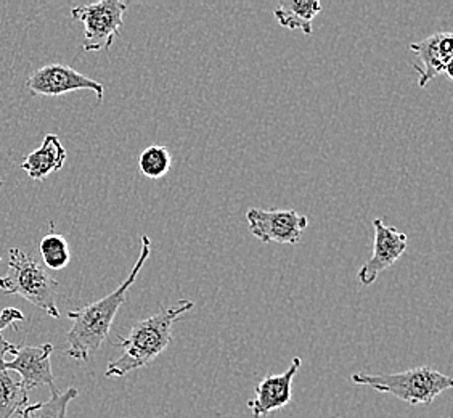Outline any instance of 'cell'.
<instances>
[{
  "label": "cell",
  "instance_id": "2e32d148",
  "mask_svg": "<svg viewBox=\"0 0 453 418\" xmlns=\"http://www.w3.org/2000/svg\"><path fill=\"white\" fill-rule=\"evenodd\" d=\"M39 252L45 267L52 270L65 269L71 261L70 246L65 236L50 232L41 240Z\"/></svg>",
  "mask_w": 453,
  "mask_h": 418
},
{
  "label": "cell",
  "instance_id": "5b68a950",
  "mask_svg": "<svg viewBox=\"0 0 453 418\" xmlns=\"http://www.w3.org/2000/svg\"><path fill=\"white\" fill-rule=\"evenodd\" d=\"M127 4L122 0H100L71 10V17L84 25L86 52L108 50L119 35Z\"/></svg>",
  "mask_w": 453,
  "mask_h": 418
},
{
  "label": "cell",
  "instance_id": "6da1fadb",
  "mask_svg": "<svg viewBox=\"0 0 453 418\" xmlns=\"http://www.w3.org/2000/svg\"><path fill=\"white\" fill-rule=\"evenodd\" d=\"M140 244L142 246H140L139 258L134 264L131 274L119 287L114 290L113 293L98 299L96 303H90L81 309L68 313V317L73 321V327L66 335V344H68L66 354L70 358L86 362L88 360L90 352L100 349L106 337L110 335L116 314L124 305L127 291L135 283L140 270L145 266L151 253V242L149 236H140Z\"/></svg>",
  "mask_w": 453,
  "mask_h": 418
},
{
  "label": "cell",
  "instance_id": "e0dca14e",
  "mask_svg": "<svg viewBox=\"0 0 453 418\" xmlns=\"http://www.w3.org/2000/svg\"><path fill=\"white\" fill-rule=\"evenodd\" d=\"M173 157L171 151L163 145H151L140 153L139 169L149 179H161L171 171Z\"/></svg>",
  "mask_w": 453,
  "mask_h": 418
},
{
  "label": "cell",
  "instance_id": "4fadbf2b",
  "mask_svg": "<svg viewBox=\"0 0 453 418\" xmlns=\"http://www.w3.org/2000/svg\"><path fill=\"white\" fill-rule=\"evenodd\" d=\"M12 344L0 335V418H12L25 407L27 402V391L21 382H17L10 376L5 368V356L15 351Z\"/></svg>",
  "mask_w": 453,
  "mask_h": 418
},
{
  "label": "cell",
  "instance_id": "ac0fdd59",
  "mask_svg": "<svg viewBox=\"0 0 453 418\" xmlns=\"http://www.w3.org/2000/svg\"><path fill=\"white\" fill-rule=\"evenodd\" d=\"M25 321V315L21 314L19 309L17 307H5L2 313H0V333L13 327L15 330H18V322H23Z\"/></svg>",
  "mask_w": 453,
  "mask_h": 418
},
{
  "label": "cell",
  "instance_id": "8fae6325",
  "mask_svg": "<svg viewBox=\"0 0 453 418\" xmlns=\"http://www.w3.org/2000/svg\"><path fill=\"white\" fill-rule=\"evenodd\" d=\"M303 366V359L295 358L287 372L280 375H269L256 388V398L248 402L254 418L269 415L291 402L293 396V378Z\"/></svg>",
  "mask_w": 453,
  "mask_h": 418
},
{
  "label": "cell",
  "instance_id": "ba28073f",
  "mask_svg": "<svg viewBox=\"0 0 453 418\" xmlns=\"http://www.w3.org/2000/svg\"><path fill=\"white\" fill-rule=\"evenodd\" d=\"M375 227V240L373 252L368 261L358 270V282L364 287L375 283L378 275L383 270L389 269L394 262L401 259L402 254L407 252L409 236L395 227L386 226L383 219H373Z\"/></svg>",
  "mask_w": 453,
  "mask_h": 418
},
{
  "label": "cell",
  "instance_id": "9a60e30c",
  "mask_svg": "<svg viewBox=\"0 0 453 418\" xmlns=\"http://www.w3.org/2000/svg\"><path fill=\"white\" fill-rule=\"evenodd\" d=\"M76 388H68L65 392H58L52 396L49 401L37 402L19 410L18 414L23 418H65L68 404L78 398Z\"/></svg>",
  "mask_w": 453,
  "mask_h": 418
},
{
  "label": "cell",
  "instance_id": "52a82bcc",
  "mask_svg": "<svg viewBox=\"0 0 453 418\" xmlns=\"http://www.w3.org/2000/svg\"><path fill=\"white\" fill-rule=\"evenodd\" d=\"M27 88L31 96L57 97L74 92V90H92L98 102L104 100L105 89L94 79L81 74L66 65L52 63L35 71L27 81Z\"/></svg>",
  "mask_w": 453,
  "mask_h": 418
},
{
  "label": "cell",
  "instance_id": "d6986e66",
  "mask_svg": "<svg viewBox=\"0 0 453 418\" xmlns=\"http://www.w3.org/2000/svg\"><path fill=\"white\" fill-rule=\"evenodd\" d=\"M0 183H2V181H0Z\"/></svg>",
  "mask_w": 453,
  "mask_h": 418
},
{
  "label": "cell",
  "instance_id": "7a4b0ae2",
  "mask_svg": "<svg viewBox=\"0 0 453 418\" xmlns=\"http://www.w3.org/2000/svg\"><path fill=\"white\" fill-rule=\"evenodd\" d=\"M193 301L180 299L171 307H161L149 319L132 327L127 338H119L122 356L106 367L108 378H121L134 370L149 366L173 343V325L182 314L192 311Z\"/></svg>",
  "mask_w": 453,
  "mask_h": 418
},
{
  "label": "cell",
  "instance_id": "9c48e42d",
  "mask_svg": "<svg viewBox=\"0 0 453 418\" xmlns=\"http://www.w3.org/2000/svg\"><path fill=\"white\" fill-rule=\"evenodd\" d=\"M410 50L417 55L413 68L418 73L419 88H426L439 74H445V78L452 81V33H434L421 43L410 44Z\"/></svg>",
  "mask_w": 453,
  "mask_h": 418
},
{
  "label": "cell",
  "instance_id": "5bb4252c",
  "mask_svg": "<svg viewBox=\"0 0 453 418\" xmlns=\"http://www.w3.org/2000/svg\"><path fill=\"white\" fill-rule=\"evenodd\" d=\"M322 12V4L319 0H287L280 2L273 10V17L280 27L287 29H299L305 35H312V21Z\"/></svg>",
  "mask_w": 453,
  "mask_h": 418
},
{
  "label": "cell",
  "instance_id": "30bf717a",
  "mask_svg": "<svg viewBox=\"0 0 453 418\" xmlns=\"http://www.w3.org/2000/svg\"><path fill=\"white\" fill-rule=\"evenodd\" d=\"M53 346L50 343H45L41 346H17L12 352L13 359L5 360L7 370H15L21 376V384L25 390H35L37 386H49L52 390V396L58 394L55 386V378L52 374L50 354Z\"/></svg>",
  "mask_w": 453,
  "mask_h": 418
},
{
  "label": "cell",
  "instance_id": "277c9868",
  "mask_svg": "<svg viewBox=\"0 0 453 418\" xmlns=\"http://www.w3.org/2000/svg\"><path fill=\"white\" fill-rule=\"evenodd\" d=\"M0 291L7 295H19L53 319H60L57 305L58 282L41 262L18 248L10 250L9 274L0 277Z\"/></svg>",
  "mask_w": 453,
  "mask_h": 418
},
{
  "label": "cell",
  "instance_id": "8992f818",
  "mask_svg": "<svg viewBox=\"0 0 453 418\" xmlns=\"http://www.w3.org/2000/svg\"><path fill=\"white\" fill-rule=\"evenodd\" d=\"M246 224L261 244H296L309 218L295 209L251 208L246 213Z\"/></svg>",
  "mask_w": 453,
  "mask_h": 418
},
{
  "label": "cell",
  "instance_id": "3957f363",
  "mask_svg": "<svg viewBox=\"0 0 453 418\" xmlns=\"http://www.w3.org/2000/svg\"><path fill=\"white\" fill-rule=\"evenodd\" d=\"M352 383L370 386L375 391L391 394L411 406H429L442 392L450 390L453 380L429 367H417L401 374H357L350 376Z\"/></svg>",
  "mask_w": 453,
  "mask_h": 418
},
{
  "label": "cell",
  "instance_id": "7c38bea8",
  "mask_svg": "<svg viewBox=\"0 0 453 418\" xmlns=\"http://www.w3.org/2000/svg\"><path fill=\"white\" fill-rule=\"evenodd\" d=\"M65 161H66V150L63 147L60 137L55 134H47L42 145L23 159L21 169L33 181H44L47 175L60 171Z\"/></svg>",
  "mask_w": 453,
  "mask_h": 418
}]
</instances>
